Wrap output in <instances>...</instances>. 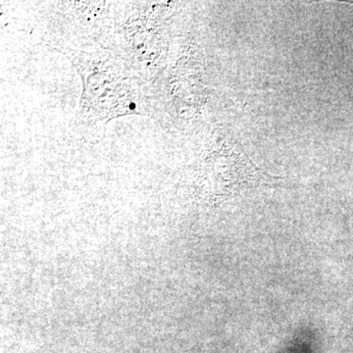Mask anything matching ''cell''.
Listing matches in <instances>:
<instances>
[{
	"instance_id": "6da1fadb",
	"label": "cell",
	"mask_w": 353,
	"mask_h": 353,
	"mask_svg": "<svg viewBox=\"0 0 353 353\" xmlns=\"http://www.w3.org/2000/svg\"><path fill=\"white\" fill-rule=\"evenodd\" d=\"M83 74L85 88L82 97V111L80 115L88 123L97 125L102 97L108 99L113 117L131 113L137 106L132 99L131 85L124 78L116 76L115 72L102 68V64L90 62L85 67H81Z\"/></svg>"
},
{
	"instance_id": "7a4b0ae2",
	"label": "cell",
	"mask_w": 353,
	"mask_h": 353,
	"mask_svg": "<svg viewBox=\"0 0 353 353\" xmlns=\"http://www.w3.org/2000/svg\"><path fill=\"white\" fill-rule=\"evenodd\" d=\"M319 334L311 325L297 329L280 353H319Z\"/></svg>"
}]
</instances>
